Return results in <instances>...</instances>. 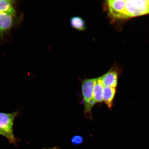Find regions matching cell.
I'll return each mask as SVG.
<instances>
[{
    "instance_id": "6da1fadb",
    "label": "cell",
    "mask_w": 149,
    "mask_h": 149,
    "mask_svg": "<svg viewBox=\"0 0 149 149\" xmlns=\"http://www.w3.org/2000/svg\"><path fill=\"white\" fill-rule=\"evenodd\" d=\"M98 78L86 79L82 84V93L84 104L85 116L87 118H92V110L96 103L93 95L95 84Z\"/></svg>"
},
{
    "instance_id": "7a4b0ae2",
    "label": "cell",
    "mask_w": 149,
    "mask_h": 149,
    "mask_svg": "<svg viewBox=\"0 0 149 149\" xmlns=\"http://www.w3.org/2000/svg\"><path fill=\"white\" fill-rule=\"evenodd\" d=\"M19 113L17 111L10 113L0 112V135L6 138L12 144H15L18 141L14 135L13 125Z\"/></svg>"
},
{
    "instance_id": "3957f363",
    "label": "cell",
    "mask_w": 149,
    "mask_h": 149,
    "mask_svg": "<svg viewBox=\"0 0 149 149\" xmlns=\"http://www.w3.org/2000/svg\"><path fill=\"white\" fill-rule=\"evenodd\" d=\"M149 14L148 0H126V18Z\"/></svg>"
},
{
    "instance_id": "277c9868",
    "label": "cell",
    "mask_w": 149,
    "mask_h": 149,
    "mask_svg": "<svg viewBox=\"0 0 149 149\" xmlns=\"http://www.w3.org/2000/svg\"><path fill=\"white\" fill-rule=\"evenodd\" d=\"M107 3L110 14L113 18H126V0H110Z\"/></svg>"
},
{
    "instance_id": "5b68a950",
    "label": "cell",
    "mask_w": 149,
    "mask_h": 149,
    "mask_svg": "<svg viewBox=\"0 0 149 149\" xmlns=\"http://www.w3.org/2000/svg\"><path fill=\"white\" fill-rule=\"evenodd\" d=\"M118 74L114 70H111L103 75L99 77L104 87L116 88L118 84Z\"/></svg>"
},
{
    "instance_id": "8992f818",
    "label": "cell",
    "mask_w": 149,
    "mask_h": 149,
    "mask_svg": "<svg viewBox=\"0 0 149 149\" xmlns=\"http://www.w3.org/2000/svg\"><path fill=\"white\" fill-rule=\"evenodd\" d=\"M14 16L7 13H0V35L1 39L3 33L12 27Z\"/></svg>"
},
{
    "instance_id": "52a82bcc",
    "label": "cell",
    "mask_w": 149,
    "mask_h": 149,
    "mask_svg": "<svg viewBox=\"0 0 149 149\" xmlns=\"http://www.w3.org/2000/svg\"><path fill=\"white\" fill-rule=\"evenodd\" d=\"M116 93V88L107 86L104 87L102 99L109 109L113 106V99Z\"/></svg>"
},
{
    "instance_id": "ba28073f",
    "label": "cell",
    "mask_w": 149,
    "mask_h": 149,
    "mask_svg": "<svg viewBox=\"0 0 149 149\" xmlns=\"http://www.w3.org/2000/svg\"><path fill=\"white\" fill-rule=\"evenodd\" d=\"M104 86L98 78L94 86L93 95L96 103H100L103 102L102 96Z\"/></svg>"
},
{
    "instance_id": "9c48e42d",
    "label": "cell",
    "mask_w": 149,
    "mask_h": 149,
    "mask_svg": "<svg viewBox=\"0 0 149 149\" xmlns=\"http://www.w3.org/2000/svg\"><path fill=\"white\" fill-rule=\"evenodd\" d=\"M12 2L8 0H0V13H6L14 16L16 12Z\"/></svg>"
},
{
    "instance_id": "30bf717a",
    "label": "cell",
    "mask_w": 149,
    "mask_h": 149,
    "mask_svg": "<svg viewBox=\"0 0 149 149\" xmlns=\"http://www.w3.org/2000/svg\"><path fill=\"white\" fill-rule=\"evenodd\" d=\"M70 23L72 27L78 30H85L86 28L84 20L79 16L73 17L71 18Z\"/></svg>"
},
{
    "instance_id": "8fae6325",
    "label": "cell",
    "mask_w": 149,
    "mask_h": 149,
    "mask_svg": "<svg viewBox=\"0 0 149 149\" xmlns=\"http://www.w3.org/2000/svg\"><path fill=\"white\" fill-rule=\"evenodd\" d=\"M83 141V138L80 135H76L72 138L71 140L72 144L78 145L82 143Z\"/></svg>"
},
{
    "instance_id": "7c38bea8",
    "label": "cell",
    "mask_w": 149,
    "mask_h": 149,
    "mask_svg": "<svg viewBox=\"0 0 149 149\" xmlns=\"http://www.w3.org/2000/svg\"><path fill=\"white\" fill-rule=\"evenodd\" d=\"M60 149V148H58V147L56 146V147H54V148H49V149L44 148V149Z\"/></svg>"
},
{
    "instance_id": "4fadbf2b",
    "label": "cell",
    "mask_w": 149,
    "mask_h": 149,
    "mask_svg": "<svg viewBox=\"0 0 149 149\" xmlns=\"http://www.w3.org/2000/svg\"><path fill=\"white\" fill-rule=\"evenodd\" d=\"M148 7H149V1H148Z\"/></svg>"
}]
</instances>
